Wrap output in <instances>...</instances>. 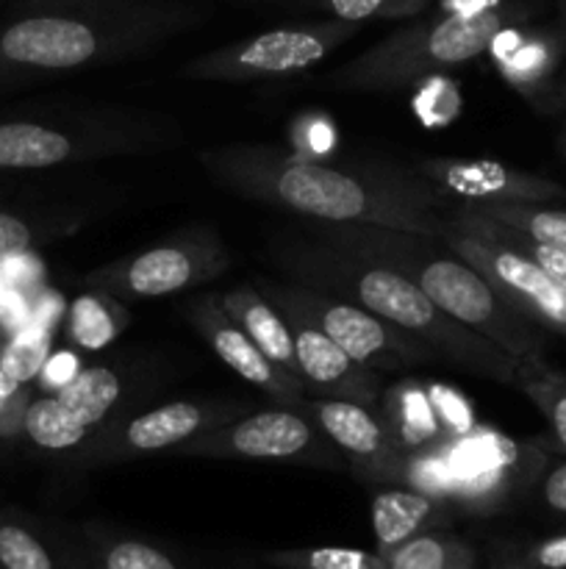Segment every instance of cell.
I'll list each match as a JSON object with an SVG mask.
<instances>
[{
  "label": "cell",
  "mask_w": 566,
  "mask_h": 569,
  "mask_svg": "<svg viewBox=\"0 0 566 569\" xmlns=\"http://www.w3.org/2000/svg\"><path fill=\"white\" fill-rule=\"evenodd\" d=\"M211 181L244 200L331 226H381L444 239L449 198L411 167H333L272 144H220L198 153Z\"/></svg>",
  "instance_id": "cell-1"
},
{
  "label": "cell",
  "mask_w": 566,
  "mask_h": 569,
  "mask_svg": "<svg viewBox=\"0 0 566 569\" xmlns=\"http://www.w3.org/2000/svg\"><path fill=\"white\" fill-rule=\"evenodd\" d=\"M494 67L505 83L516 89L527 103L542 98L560 72L566 59L564 28H530L527 22L511 26L488 48Z\"/></svg>",
  "instance_id": "cell-18"
},
{
  "label": "cell",
  "mask_w": 566,
  "mask_h": 569,
  "mask_svg": "<svg viewBox=\"0 0 566 569\" xmlns=\"http://www.w3.org/2000/svg\"><path fill=\"white\" fill-rule=\"evenodd\" d=\"M0 276L9 287L22 289V292L33 295L42 287H48V272H44V261L39 259L37 250H20L6 259H0Z\"/></svg>",
  "instance_id": "cell-36"
},
{
  "label": "cell",
  "mask_w": 566,
  "mask_h": 569,
  "mask_svg": "<svg viewBox=\"0 0 566 569\" xmlns=\"http://www.w3.org/2000/svg\"><path fill=\"white\" fill-rule=\"evenodd\" d=\"M453 253L469 261L475 270L492 281V287L508 300L511 306L530 317L544 331H555L566 337V283L549 276L547 270L492 239L458 231L449 222L447 237L442 239Z\"/></svg>",
  "instance_id": "cell-12"
},
{
  "label": "cell",
  "mask_w": 566,
  "mask_h": 569,
  "mask_svg": "<svg viewBox=\"0 0 566 569\" xmlns=\"http://www.w3.org/2000/svg\"><path fill=\"white\" fill-rule=\"evenodd\" d=\"M266 253L292 283L320 289V292L372 311L436 350L442 361H449L472 376L505 383V387L516 389L519 383V359L505 353L492 339L453 320L403 272L325 242L311 231H305L303 237H292V233L275 237Z\"/></svg>",
  "instance_id": "cell-3"
},
{
  "label": "cell",
  "mask_w": 566,
  "mask_h": 569,
  "mask_svg": "<svg viewBox=\"0 0 566 569\" xmlns=\"http://www.w3.org/2000/svg\"><path fill=\"white\" fill-rule=\"evenodd\" d=\"M261 561L275 569H388L386 556L355 548L270 550L261 556Z\"/></svg>",
  "instance_id": "cell-32"
},
{
  "label": "cell",
  "mask_w": 566,
  "mask_h": 569,
  "mask_svg": "<svg viewBox=\"0 0 566 569\" xmlns=\"http://www.w3.org/2000/svg\"><path fill=\"white\" fill-rule=\"evenodd\" d=\"M87 548L92 556V569H189L170 550L150 539L89 531Z\"/></svg>",
  "instance_id": "cell-27"
},
{
  "label": "cell",
  "mask_w": 566,
  "mask_h": 569,
  "mask_svg": "<svg viewBox=\"0 0 566 569\" xmlns=\"http://www.w3.org/2000/svg\"><path fill=\"white\" fill-rule=\"evenodd\" d=\"M494 569H533V567L525 565V561H519V559H511V561H503V565L494 567Z\"/></svg>",
  "instance_id": "cell-46"
},
{
  "label": "cell",
  "mask_w": 566,
  "mask_h": 569,
  "mask_svg": "<svg viewBox=\"0 0 566 569\" xmlns=\"http://www.w3.org/2000/svg\"><path fill=\"white\" fill-rule=\"evenodd\" d=\"M78 370H81V367L75 365V359H72L70 353H61V356L50 353V359L44 361L42 372H39V387H42L44 395L59 392V389L64 387Z\"/></svg>",
  "instance_id": "cell-41"
},
{
  "label": "cell",
  "mask_w": 566,
  "mask_h": 569,
  "mask_svg": "<svg viewBox=\"0 0 566 569\" xmlns=\"http://www.w3.org/2000/svg\"><path fill=\"white\" fill-rule=\"evenodd\" d=\"M536 14L530 0H499L475 11H442L416 26L400 28L381 42L353 56L325 76L338 92H397L433 72L453 70L488 53L494 39L511 26Z\"/></svg>",
  "instance_id": "cell-5"
},
{
  "label": "cell",
  "mask_w": 566,
  "mask_h": 569,
  "mask_svg": "<svg viewBox=\"0 0 566 569\" xmlns=\"http://www.w3.org/2000/svg\"><path fill=\"white\" fill-rule=\"evenodd\" d=\"M558 17H560V28L566 31V0H560L558 3Z\"/></svg>",
  "instance_id": "cell-47"
},
{
  "label": "cell",
  "mask_w": 566,
  "mask_h": 569,
  "mask_svg": "<svg viewBox=\"0 0 566 569\" xmlns=\"http://www.w3.org/2000/svg\"><path fill=\"white\" fill-rule=\"evenodd\" d=\"M247 411V406L236 400H172L103 433L94 442L92 459L109 465V461L131 459V456L175 450L178 445L214 431Z\"/></svg>",
  "instance_id": "cell-13"
},
{
  "label": "cell",
  "mask_w": 566,
  "mask_h": 569,
  "mask_svg": "<svg viewBox=\"0 0 566 569\" xmlns=\"http://www.w3.org/2000/svg\"><path fill=\"white\" fill-rule=\"evenodd\" d=\"M314 9L325 11L333 20H408L422 14L433 0H311Z\"/></svg>",
  "instance_id": "cell-35"
},
{
  "label": "cell",
  "mask_w": 566,
  "mask_h": 569,
  "mask_svg": "<svg viewBox=\"0 0 566 569\" xmlns=\"http://www.w3.org/2000/svg\"><path fill=\"white\" fill-rule=\"evenodd\" d=\"M533 109L542 111V114H564L566 117V70H560L555 76V81L549 83L547 92L542 98L533 100Z\"/></svg>",
  "instance_id": "cell-42"
},
{
  "label": "cell",
  "mask_w": 566,
  "mask_h": 569,
  "mask_svg": "<svg viewBox=\"0 0 566 569\" xmlns=\"http://www.w3.org/2000/svg\"><path fill=\"white\" fill-rule=\"evenodd\" d=\"M388 569H477V550L438 528L400 545L388 556Z\"/></svg>",
  "instance_id": "cell-28"
},
{
  "label": "cell",
  "mask_w": 566,
  "mask_h": 569,
  "mask_svg": "<svg viewBox=\"0 0 566 569\" xmlns=\"http://www.w3.org/2000/svg\"><path fill=\"white\" fill-rule=\"evenodd\" d=\"M67 415L87 428L89 433L98 431L122 398V381L109 367H81L59 392H53Z\"/></svg>",
  "instance_id": "cell-24"
},
{
  "label": "cell",
  "mask_w": 566,
  "mask_h": 569,
  "mask_svg": "<svg viewBox=\"0 0 566 569\" xmlns=\"http://www.w3.org/2000/svg\"><path fill=\"white\" fill-rule=\"evenodd\" d=\"M259 292L272 303H286L303 311L344 353L375 370L377 376L405 372L411 367L438 359L436 350L427 348L425 342L350 300L333 298V295L303 287V283L261 281Z\"/></svg>",
  "instance_id": "cell-9"
},
{
  "label": "cell",
  "mask_w": 566,
  "mask_h": 569,
  "mask_svg": "<svg viewBox=\"0 0 566 569\" xmlns=\"http://www.w3.org/2000/svg\"><path fill=\"white\" fill-rule=\"evenodd\" d=\"M519 561L533 569H566V531L527 545L519 553Z\"/></svg>",
  "instance_id": "cell-39"
},
{
  "label": "cell",
  "mask_w": 566,
  "mask_h": 569,
  "mask_svg": "<svg viewBox=\"0 0 566 569\" xmlns=\"http://www.w3.org/2000/svg\"><path fill=\"white\" fill-rule=\"evenodd\" d=\"M538 503L544 511L555 517H566V456L558 465L547 467L536 483Z\"/></svg>",
  "instance_id": "cell-37"
},
{
  "label": "cell",
  "mask_w": 566,
  "mask_h": 569,
  "mask_svg": "<svg viewBox=\"0 0 566 569\" xmlns=\"http://www.w3.org/2000/svg\"><path fill=\"white\" fill-rule=\"evenodd\" d=\"M178 126L166 117L125 111L9 117L0 120V172L53 170L114 156L155 153V148L178 142Z\"/></svg>",
  "instance_id": "cell-6"
},
{
  "label": "cell",
  "mask_w": 566,
  "mask_h": 569,
  "mask_svg": "<svg viewBox=\"0 0 566 569\" xmlns=\"http://www.w3.org/2000/svg\"><path fill=\"white\" fill-rule=\"evenodd\" d=\"M377 406H381V417L392 428L394 439L405 453L449 445L436 409V398H433V383L405 378V381L383 389Z\"/></svg>",
  "instance_id": "cell-21"
},
{
  "label": "cell",
  "mask_w": 566,
  "mask_h": 569,
  "mask_svg": "<svg viewBox=\"0 0 566 569\" xmlns=\"http://www.w3.org/2000/svg\"><path fill=\"white\" fill-rule=\"evenodd\" d=\"M358 31L361 22L333 20V17L303 22V26L270 28L255 37L236 39L225 48L194 56L181 64L178 78L198 83H247L294 76L325 61Z\"/></svg>",
  "instance_id": "cell-7"
},
{
  "label": "cell",
  "mask_w": 566,
  "mask_h": 569,
  "mask_svg": "<svg viewBox=\"0 0 566 569\" xmlns=\"http://www.w3.org/2000/svg\"><path fill=\"white\" fill-rule=\"evenodd\" d=\"M172 453L216 461H286V465H314L331 470L342 467L338 450L316 428V422L309 415L283 406L247 411L214 431L178 445Z\"/></svg>",
  "instance_id": "cell-11"
},
{
  "label": "cell",
  "mask_w": 566,
  "mask_h": 569,
  "mask_svg": "<svg viewBox=\"0 0 566 569\" xmlns=\"http://www.w3.org/2000/svg\"><path fill=\"white\" fill-rule=\"evenodd\" d=\"M186 320L198 328V333L209 342L216 359L225 361L242 381L253 383L255 389H261L266 398L275 400L283 409L309 415V395H305V389L294 378H289L286 372L277 370L261 353L259 345L228 317V311L220 303V295H200V298H194L186 306Z\"/></svg>",
  "instance_id": "cell-17"
},
{
  "label": "cell",
  "mask_w": 566,
  "mask_h": 569,
  "mask_svg": "<svg viewBox=\"0 0 566 569\" xmlns=\"http://www.w3.org/2000/svg\"><path fill=\"white\" fill-rule=\"evenodd\" d=\"M128 322H131V311L125 309L122 300L89 289L67 309V337L78 350L98 353L125 331Z\"/></svg>",
  "instance_id": "cell-23"
},
{
  "label": "cell",
  "mask_w": 566,
  "mask_h": 569,
  "mask_svg": "<svg viewBox=\"0 0 566 569\" xmlns=\"http://www.w3.org/2000/svg\"><path fill=\"white\" fill-rule=\"evenodd\" d=\"M555 144H558V153L564 156V159H566V120L560 122V128H558V137H555Z\"/></svg>",
  "instance_id": "cell-45"
},
{
  "label": "cell",
  "mask_w": 566,
  "mask_h": 569,
  "mask_svg": "<svg viewBox=\"0 0 566 569\" xmlns=\"http://www.w3.org/2000/svg\"><path fill=\"white\" fill-rule=\"evenodd\" d=\"M483 217L503 222L514 231L527 233L538 242L566 250V211L553 203H458Z\"/></svg>",
  "instance_id": "cell-29"
},
{
  "label": "cell",
  "mask_w": 566,
  "mask_h": 569,
  "mask_svg": "<svg viewBox=\"0 0 566 569\" xmlns=\"http://www.w3.org/2000/svg\"><path fill=\"white\" fill-rule=\"evenodd\" d=\"M228 267L231 253L220 233L209 226H198L142 253L98 267L83 278V283L125 303L186 292L200 283L216 281Z\"/></svg>",
  "instance_id": "cell-10"
},
{
  "label": "cell",
  "mask_w": 566,
  "mask_h": 569,
  "mask_svg": "<svg viewBox=\"0 0 566 569\" xmlns=\"http://www.w3.org/2000/svg\"><path fill=\"white\" fill-rule=\"evenodd\" d=\"M31 303H33V311H31L33 326H42V328H50V331H55L61 317H64L67 311L64 298H61L59 292H53L50 287H42L39 292H33Z\"/></svg>",
  "instance_id": "cell-40"
},
{
  "label": "cell",
  "mask_w": 566,
  "mask_h": 569,
  "mask_svg": "<svg viewBox=\"0 0 566 569\" xmlns=\"http://www.w3.org/2000/svg\"><path fill=\"white\" fill-rule=\"evenodd\" d=\"M397 487L416 489V492L427 495V498L453 506V476H449L447 445L444 448L405 453Z\"/></svg>",
  "instance_id": "cell-34"
},
{
  "label": "cell",
  "mask_w": 566,
  "mask_h": 569,
  "mask_svg": "<svg viewBox=\"0 0 566 569\" xmlns=\"http://www.w3.org/2000/svg\"><path fill=\"white\" fill-rule=\"evenodd\" d=\"M414 170L444 198L458 203H558L566 187L553 178L492 159H416Z\"/></svg>",
  "instance_id": "cell-15"
},
{
  "label": "cell",
  "mask_w": 566,
  "mask_h": 569,
  "mask_svg": "<svg viewBox=\"0 0 566 569\" xmlns=\"http://www.w3.org/2000/svg\"><path fill=\"white\" fill-rule=\"evenodd\" d=\"M309 417L350 461V470L364 483L397 487L405 450L392 428L372 406L353 400L309 398Z\"/></svg>",
  "instance_id": "cell-14"
},
{
  "label": "cell",
  "mask_w": 566,
  "mask_h": 569,
  "mask_svg": "<svg viewBox=\"0 0 566 569\" xmlns=\"http://www.w3.org/2000/svg\"><path fill=\"white\" fill-rule=\"evenodd\" d=\"M6 289H9V283H6V281H3V276H0V300H3Z\"/></svg>",
  "instance_id": "cell-48"
},
{
  "label": "cell",
  "mask_w": 566,
  "mask_h": 569,
  "mask_svg": "<svg viewBox=\"0 0 566 569\" xmlns=\"http://www.w3.org/2000/svg\"><path fill=\"white\" fill-rule=\"evenodd\" d=\"M272 303V300H270ZM292 328L300 381L309 398L353 400L375 409L381 403L383 381L375 370L344 353L327 333H322L303 311L286 303H272Z\"/></svg>",
  "instance_id": "cell-16"
},
{
  "label": "cell",
  "mask_w": 566,
  "mask_h": 569,
  "mask_svg": "<svg viewBox=\"0 0 566 569\" xmlns=\"http://www.w3.org/2000/svg\"><path fill=\"white\" fill-rule=\"evenodd\" d=\"M0 569H92L87 539L78 545L17 511H0Z\"/></svg>",
  "instance_id": "cell-19"
},
{
  "label": "cell",
  "mask_w": 566,
  "mask_h": 569,
  "mask_svg": "<svg viewBox=\"0 0 566 569\" xmlns=\"http://www.w3.org/2000/svg\"><path fill=\"white\" fill-rule=\"evenodd\" d=\"M203 20L192 0L37 6L0 22V89L137 59Z\"/></svg>",
  "instance_id": "cell-2"
},
{
  "label": "cell",
  "mask_w": 566,
  "mask_h": 569,
  "mask_svg": "<svg viewBox=\"0 0 566 569\" xmlns=\"http://www.w3.org/2000/svg\"><path fill=\"white\" fill-rule=\"evenodd\" d=\"M3 339H6V337H3V333H0V348H3Z\"/></svg>",
  "instance_id": "cell-49"
},
{
  "label": "cell",
  "mask_w": 566,
  "mask_h": 569,
  "mask_svg": "<svg viewBox=\"0 0 566 569\" xmlns=\"http://www.w3.org/2000/svg\"><path fill=\"white\" fill-rule=\"evenodd\" d=\"M453 506L433 500L408 487H381L372 498V533L375 550L392 556L400 545L444 526Z\"/></svg>",
  "instance_id": "cell-20"
},
{
  "label": "cell",
  "mask_w": 566,
  "mask_h": 569,
  "mask_svg": "<svg viewBox=\"0 0 566 569\" xmlns=\"http://www.w3.org/2000/svg\"><path fill=\"white\" fill-rule=\"evenodd\" d=\"M311 233L403 272L438 309L447 311L461 326L492 339L514 359H547L544 328L511 306L481 270L453 253L442 239L381 226H331V222H320V228H311Z\"/></svg>",
  "instance_id": "cell-4"
},
{
  "label": "cell",
  "mask_w": 566,
  "mask_h": 569,
  "mask_svg": "<svg viewBox=\"0 0 566 569\" xmlns=\"http://www.w3.org/2000/svg\"><path fill=\"white\" fill-rule=\"evenodd\" d=\"M22 387H28V383H17L14 378L6 376L3 367H0V411H3L6 406H9L11 400L22 392Z\"/></svg>",
  "instance_id": "cell-43"
},
{
  "label": "cell",
  "mask_w": 566,
  "mask_h": 569,
  "mask_svg": "<svg viewBox=\"0 0 566 569\" xmlns=\"http://www.w3.org/2000/svg\"><path fill=\"white\" fill-rule=\"evenodd\" d=\"M447 217H449V222L458 228V231L475 233V237H483V239H492V242L503 244V248H508V250H514V253L525 256V259L536 261L542 270H547L549 276L566 283V250L564 248L538 242V239L527 237V233L514 231V228L503 226V222L492 220V217L477 214V211L464 209V206H455V209H449Z\"/></svg>",
  "instance_id": "cell-26"
},
{
  "label": "cell",
  "mask_w": 566,
  "mask_h": 569,
  "mask_svg": "<svg viewBox=\"0 0 566 569\" xmlns=\"http://www.w3.org/2000/svg\"><path fill=\"white\" fill-rule=\"evenodd\" d=\"M78 214H28V211L3 209L0 206V259L20 250H37L42 242L78 231Z\"/></svg>",
  "instance_id": "cell-31"
},
{
  "label": "cell",
  "mask_w": 566,
  "mask_h": 569,
  "mask_svg": "<svg viewBox=\"0 0 566 569\" xmlns=\"http://www.w3.org/2000/svg\"><path fill=\"white\" fill-rule=\"evenodd\" d=\"M37 6H89V3H117V0H31Z\"/></svg>",
  "instance_id": "cell-44"
},
{
  "label": "cell",
  "mask_w": 566,
  "mask_h": 569,
  "mask_svg": "<svg viewBox=\"0 0 566 569\" xmlns=\"http://www.w3.org/2000/svg\"><path fill=\"white\" fill-rule=\"evenodd\" d=\"M22 433L37 448L53 450V453L81 448L92 437L87 428H81L67 415L55 395H37V398H31L26 409V420H22Z\"/></svg>",
  "instance_id": "cell-30"
},
{
  "label": "cell",
  "mask_w": 566,
  "mask_h": 569,
  "mask_svg": "<svg viewBox=\"0 0 566 569\" xmlns=\"http://www.w3.org/2000/svg\"><path fill=\"white\" fill-rule=\"evenodd\" d=\"M53 333L50 328L31 322L22 331L6 337L0 348V367L6 376L14 378L17 383H31L33 378H39L44 361L53 353Z\"/></svg>",
  "instance_id": "cell-33"
},
{
  "label": "cell",
  "mask_w": 566,
  "mask_h": 569,
  "mask_svg": "<svg viewBox=\"0 0 566 569\" xmlns=\"http://www.w3.org/2000/svg\"><path fill=\"white\" fill-rule=\"evenodd\" d=\"M522 395H527L533 406L542 411L547 420L549 437L542 439L549 453L566 456V376L555 367L547 365V359L522 361L519 383Z\"/></svg>",
  "instance_id": "cell-25"
},
{
  "label": "cell",
  "mask_w": 566,
  "mask_h": 569,
  "mask_svg": "<svg viewBox=\"0 0 566 569\" xmlns=\"http://www.w3.org/2000/svg\"><path fill=\"white\" fill-rule=\"evenodd\" d=\"M31 298L33 295L22 292V289H6L3 300H0V333H3V337H11V333L31 326Z\"/></svg>",
  "instance_id": "cell-38"
},
{
  "label": "cell",
  "mask_w": 566,
  "mask_h": 569,
  "mask_svg": "<svg viewBox=\"0 0 566 569\" xmlns=\"http://www.w3.org/2000/svg\"><path fill=\"white\" fill-rule=\"evenodd\" d=\"M220 303L228 311V317L259 345L261 353L277 370H283L289 378H294L303 387V381H300L297 353H294L292 328H289L286 317L259 292V287L228 289V292L220 295Z\"/></svg>",
  "instance_id": "cell-22"
},
{
  "label": "cell",
  "mask_w": 566,
  "mask_h": 569,
  "mask_svg": "<svg viewBox=\"0 0 566 569\" xmlns=\"http://www.w3.org/2000/svg\"><path fill=\"white\" fill-rule=\"evenodd\" d=\"M549 456L542 442H519L497 428L475 426L447 445L453 509L477 517L508 509L536 489L549 467Z\"/></svg>",
  "instance_id": "cell-8"
}]
</instances>
